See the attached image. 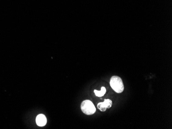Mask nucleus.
Here are the masks:
<instances>
[{
	"mask_svg": "<svg viewBox=\"0 0 172 129\" xmlns=\"http://www.w3.org/2000/svg\"><path fill=\"white\" fill-rule=\"evenodd\" d=\"M81 110L84 114L87 115H91L94 114L96 111V108L92 101L89 100L83 101L81 104Z\"/></svg>",
	"mask_w": 172,
	"mask_h": 129,
	"instance_id": "obj_2",
	"label": "nucleus"
},
{
	"mask_svg": "<svg viewBox=\"0 0 172 129\" xmlns=\"http://www.w3.org/2000/svg\"><path fill=\"white\" fill-rule=\"evenodd\" d=\"M112 106V101L111 99H106L104 102H100L97 104V108L102 112H105L107 109L111 108Z\"/></svg>",
	"mask_w": 172,
	"mask_h": 129,
	"instance_id": "obj_3",
	"label": "nucleus"
},
{
	"mask_svg": "<svg viewBox=\"0 0 172 129\" xmlns=\"http://www.w3.org/2000/svg\"><path fill=\"white\" fill-rule=\"evenodd\" d=\"M36 121L38 126L39 127H44L47 124V118L44 114H39L37 116Z\"/></svg>",
	"mask_w": 172,
	"mask_h": 129,
	"instance_id": "obj_4",
	"label": "nucleus"
},
{
	"mask_svg": "<svg viewBox=\"0 0 172 129\" xmlns=\"http://www.w3.org/2000/svg\"><path fill=\"white\" fill-rule=\"evenodd\" d=\"M111 87L117 93H121L124 90L123 83L120 77L114 76L111 78L110 81Z\"/></svg>",
	"mask_w": 172,
	"mask_h": 129,
	"instance_id": "obj_1",
	"label": "nucleus"
},
{
	"mask_svg": "<svg viewBox=\"0 0 172 129\" xmlns=\"http://www.w3.org/2000/svg\"><path fill=\"white\" fill-rule=\"evenodd\" d=\"M94 92L95 93V95L97 97H102L105 94L106 92V89L105 87H101V90L100 91H97V90H95L94 91Z\"/></svg>",
	"mask_w": 172,
	"mask_h": 129,
	"instance_id": "obj_5",
	"label": "nucleus"
}]
</instances>
